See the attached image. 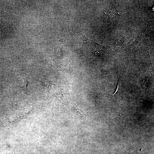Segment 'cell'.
I'll return each mask as SVG.
<instances>
[{"label":"cell","instance_id":"6da1fadb","mask_svg":"<svg viewBox=\"0 0 154 154\" xmlns=\"http://www.w3.org/2000/svg\"><path fill=\"white\" fill-rule=\"evenodd\" d=\"M16 80L17 84L22 88L25 93L27 94V86L28 83L27 80L25 78L21 77L18 72L16 74Z\"/></svg>","mask_w":154,"mask_h":154}]
</instances>
